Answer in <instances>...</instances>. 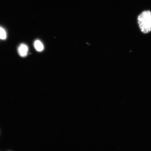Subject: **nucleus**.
I'll use <instances>...</instances> for the list:
<instances>
[{
	"mask_svg": "<svg viewBox=\"0 0 151 151\" xmlns=\"http://www.w3.org/2000/svg\"><path fill=\"white\" fill-rule=\"evenodd\" d=\"M137 22L141 32L148 33L151 31V12L143 11L138 16Z\"/></svg>",
	"mask_w": 151,
	"mask_h": 151,
	"instance_id": "nucleus-1",
	"label": "nucleus"
},
{
	"mask_svg": "<svg viewBox=\"0 0 151 151\" xmlns=\"http://www.w3.org/2000/svg\"><path fill=\"white\" fill-rule=\"evenodd\" d=\"M7 35L5 30L0 26V39L4 40L6 39Z\"/></svg>",
	"mask_w": 151,
	"mask_h": 151,
	"instance_id": "nucleus-4",
	"label": "nucleus"
},
{
	"mask_svg": "<svg viewBox=\"0 0 151 151\" xmlns=\"http://www.w3.org/2000/svg\"><path fill=\"white\" fill-rule=\"evenodd\" d=\"M18 54L22 57H25L27 56L28 52V48L27 45L24 43L20 44L18 47Z\"/></svg>",
	"mask_w": 151,
	"mask_h": 151,
	"instance_id": "nucleus-2",
	"label": "nucleus"
},
{
	"mask_svg": "<svg viewBox=\"0 0 151 151\" xmlns=\"http://www.w3.org/2000/svg\"><path fill=\"white\" fill-rule=\"evenodd\" d=\"M34 47L37 51L42 52L44 49V46L42 42L40 40H37L34 42Z\"/></svg>",
	"mask_w": 151,
	"mask_h": 151,
	"instance_id": "nucleus-3",
	"label": "nucleus"
}]
</instances>
